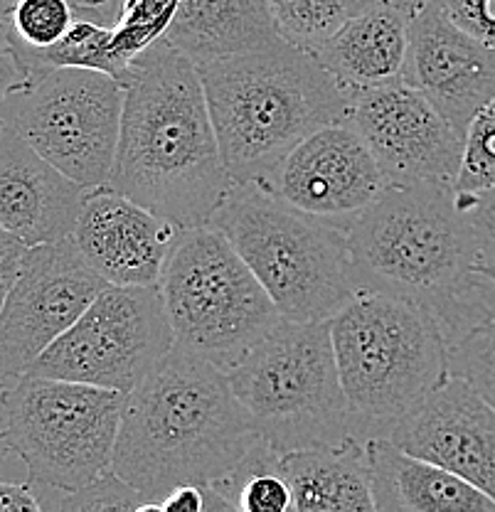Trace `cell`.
<instances>
[{"label": "cell", "instance_id": "e0dca14e", "mask_svg": "<svg viewBox=\"0 0 495 512\" xmlns=\"http://www.w3.org/2000/svg\"><path fill=\"white\" fill-rule=\"evenodd\" d=\"M390 441L456 473L495 500V407L461 377L449 375Z\"/></svg>", "mask_w": 495, "mask_h": 512}, {"label": "cell", "instance_id": "8fae6325", "mask_svg": "<svg viewBox=\"0 0 495 512\" xmlns=\"http://www.w3.org/2000/svg\"><path fill=\"white\" fill-rule=\"evenodd\" d=\"M175 345L161 286H114L89 303L28 375L129 394Z\"/></svg>", "mask_w": 495, "mask_h": 512}, {"label": "cell", "instance_id": "74e56055", "mask_svg": "<svg viewBox=\"0 0 495 512\" xmlns=\"http://www.w3.org/2000/svg\"><path fill=\"white\" fill-rule=\"evenodd\" d=\"M476 271H478V274L486 276V279H491L493 284H495V259L476 261Z\"/></svg>", "mask_w": 495, "mask_h": 512}, {"label": "cell", "instance_id": "5bb4252c", "mask_svg": "<svg viewBox=\"0 0 495 512\" xmlns=\"http://www.w3.org/2000/svg\"><path fill=\"white\" fill-rule=\"evenodd\" d=\"M252 185L345 229L385 192L387 180L363 136L340 121L303 138Z\"/></svg>", "mask_w": 495, "mask_h": 512}, {"label": "cell", "instance_id": "52a82bcc", "mask_svg": "<svg viewBox=\"0 0 495 512\" xmlns=\"http://www.w3.org/2000/svg\"><path fill=\"white\" fill-rule=\"evenodd\" d=\"M227 377L276 453L353 439L330 320L284 318Z\"/></svg>", "mask_w": 495, "mask_h": 512}, {"label": "cell", "instance_id": "b9f144b4", "mask_svg": "<svg viewBox=\"0 0 495 512\" xmlns=\"http://www.w3.org/2000/svg\"><path fill=\"white\" fill-rule=\"evenodd\" d=\"M0 128H3V119H0Z\"/></svg>", "mask_w": 495, "mask_h": 512}, {"label": "cell", "instance_id": "ba28073f", "mask_svg": "<svg viewBox=\"0 0 495 512\" xmlns=\"http://www.w3.org/2000/svg\"><path fill=\"white\" fill-rule=\"evenodd\" d=\"M158 286L175 343L225 372L284 320L234 244L210 224L183 227Z\"/></svg>", "mask_w": 495, "mask_h": 512}, {"label": "cell", "instance_id": "3957f363", "mask_svg": "<svg viewBox=\"0 0 495 512\" xmlns=\"http://www.w3.org/2000/svg\"><path fill=\"white\" fill-rule=\"evenodd\" d=\"M259 441L227 372L175 343L126 394L114 473L143 503H156L175 485H212L230 476Z\"/></svg>", "mask_w": 495, "mask_h": 512}, {"label": "cell", "instance_id": "6da1fadb", "mask_svg": "<svg viewBox=\"0 0 495 512\" xmlns=\"http://www.w3.org/2000/svg\"><path fill=\"white\" fill-rule=\"evenodd\" d=\"M232 185L198 64L163 37L131 64L109 188L180 227H202Z\"/></svg>", "mask_w": 495, "mask_h": 512}, {"label": "cell", "instance_id": "277c9868", "mask_svg": "<svg viewBox=\"0 0 495 512\" xmlns=\"http://www.w3.org/2000/svg\"><path fill=\"white\" fill-rule=\"evenodd\" d=\"M222 160L252 183L318 128L348 119L350 94L313 52L279 40L198 64Z\"/></svg>", "mask_w": 495, "mask_h": 512}, {"label": "cell", "instance_id": "83f0119b", "mask_svg": "<svg viewBox=\"0 0 495 512\" xmlns=\"http://www.w3.org/2000/svg\"><path fill=\"white\" fill-rule=\"evenodd\" d=\"M495 185V99L488 101L466 131L461 170L454 180L459 195L488 190Z\"/></svg>", "mask_w": 495, "mask_h": 512}, {"label": "cell", "instance_id": "7402d4cb", "mask_svg": "<svg viewBox=\"0 0 495 512\" xmlns=\"http://www.w3.org/2000/svg\"><path fill=\"white\" fill-rule=\"evenodd\" d=\"M165 40L202 64L264 50L281 35L269 0H180Z\"/></svg>", "mask_w": 495, "mask_h": 512}, {"label": "cell", "instance_id": "d590c367", "mask_svg": "<svg viewBox=\"0 0 495 512\" xmlns=\"http://www.w3.org/2000/svg\"><path fill=\"white\" fill-rule=\"evenodd\" d=\"M25 249H28V247H25ZM25 249H23V252H18V254L8 256V259L0 261V311H3L5 298H8V293H10V288H13L15 279H18Z\"/></svg>", "mask_w": 495, "mask_h": 512}, {"label": "cell", "instance_id": "ac0fdd59", "mask_svg": "<svg viewBox=\"0 0 495 512\" xmlns=\"http://www.w3.org/2000/svg\"><path fill=\"white\" fill-rule=\"evenodd\" d=\"M87 188L60 168L10 126L0 128V224L25 247L72 237Z\"/></svg>", "mask_w": 495, "mask_h": 512}, {"label": "cell", "instance_id": "44dd1931", "mask_svg": "<svg viewBox=\"0 0 495 512\" xmlns=\"http://www.w3.org/2000/svg\"><path fill=\"white\" fill-rule=\"evenodd\" d=\"M276 471L289 483L294 512L375 510L370 456L363 441L279 453Z\"/></svg>", "mask_w": 495, "mask_h": 512}, {"label": "cell", "instance_id": "484cf974", "mask_svg": "<svg viewBox=\"0 0 495 512\" xmlns=\"http://www.w3.org/2000/svg\"><path fill=\"white\" fill-rule=\"evenodd\" d=\"M8 10V40L25 47H52L77 18L72 0H13Z\"/></svg>", "mask_w": 495, "mask_h": 512}, {"label": "cell", "instance_id": "cb8c5ba5", "mask_svg": "<svg viewBox=\"0 0 495 512\" xmlns=\"http://www.w3.org/2000/svg\"><path fill=\"white\" fill-rule=\"evenodd\" d=\"M281 40L316 52L348 20L385 0H269Z\"/></svg>", "mask_w": 495, "mask_h": 512}, {"label": "cell", "instance_id": "f1b7e54d", "mask_svg": "<svg viewBox=\"0 0 495 512\" xmlns=\"http://www.w3.org/2000/svg\"><path fill=\"white\" fill-rule=\"evenodd\" d=\"M143 505V495L124 478L116 476L114 468L104 473L97 483L77 490V493H57V498L45 500L42 508L77 510V512H104V510H129L138 512Z\"/></svg>", "mask_w": 495, "mask_h": 512}, {"label": "cell", "instance_id": "9a60e30c", "mask_svg": "<svg viewBox=\"0 0 495 512\" xmlns=\"http://www.w3.org/2000/svg\"><path fill=\"white\" fill-rule=\"evenodd\" d=\"M402 79L466 136L473 116L495 99V47L451 23L431 0H419L409 10Z\"/></svg>", "mask_w": 495, "mask_h": 512}, {"label": "cell", "instance_id": "ab89813d", "mask_svg": "<svg viewBox=\"0 0 495 512\" xmlns=\"http://www.w3.org/2000/svg\"><path fill=\"white\" fill-rule=\"evenodd\" d=\"M0 40H8V10L0 3Z\"/></svg>", "mask_w": 495, "mask_h": 512}, {"label": "cell", "instance_id": "60d3db41", "mask_svg": "<svg viewBox=\"0 0 495 512\" xmlns=\"http://www.w3.org/2000/svg\"><path fill=\"white\" fill-rule=\"evenodd\" d=\"M390 3H395V5H399V8H404L409 13V10L414 8V5L419 3V0H390Z\"/></svg>", "mask_w": 495, "mask_h": 512}, {"label": "cell", "instance_id": "9c48e42d", "mask_svg": "<svg viewBox=\"0 0 495 512\" xmlns=\"http://www.w3.org/2000/svg\"><path fill=\"white\" fill-rule=\"evenodd\" d=\"M126 394L25 375L0 394L13 453L40 493H77L114 468Z\"/></svg>", "mask_w": 495, "mask_h": 512}, {"label": "cell", "instance_id": "d4e9b609", "mask_svg": "<svg viewBox=\"0 0 495 512\" xmlns=\"http://www.w3.org/2000/svg\"><path fill=\"white\" fill-rule=\"evenodd\" d=\"M178 8L180 0H121L111 23V52L121 67L131 72L133 60L163 40Z\"/></svg>", "mask_w": 495, "mask_h": 512}, {"label": "cell", "instance_id": "836d02e7", "mask_svg": "<svg viewBox=\"0 0 495 512\" xmlns=\"http://www.w3.org/2000/svg\"><path fill=\"white\" fill-rule=\"evenodd\" d=\"M42 500L30 483L0 480V512H40Z\"/></svg>", "mask_w": 495, "mask_h": 512}, {"label": "cell", "instance_id": "5b68a950", "mask_svg": "<svg viewBox=\"0 0 495 512\" xmlns=\"http://www.w3.org/2000/svg\"><path fill=\"white\" fill-rule=\"evenodd\" d=\"M355 441L390 439L449 372V340L429 308L358 291L330 320Z\"/></svg>", "mask_w": 495, "mask_h": 512}, {"label": "cell", "instance_id": "7a4b0ae2", "mask_svg": "<svg viewBox=\"0 0 495 512\" xmlns=\"http://www.w3.org/2000/svg\"><path fill=\"white\" fill-rule=\"evenodd\" d=\"M355 291L429 308L449 345L495 316V284L476 271L478 247L451 183L387 185L345 224Z\"/></svg>", "mask_w": 495, "mask_h": 512}, {"label": "cell", "instance_id": "8d00e7d4", "mask_svg": "<svg viewBox=\"0 0 495 512\" xmlns=\"http://www.w3.org/2000/svg\"><path fill=\"white\" fill-rule=\"evenodd\" d=\"M23 249H25V244L20 242L18 237H13V234H10L8 229L0 224V261L8 259V256H13L18 252H23Z\"/></svg>", "mask_w": 495, "mask_h": 512}, {"label": "cell", "instance_id": "f35d334b", "mask_svg": "<svg viewBox=\"0 0 495 512\" xmlns=\"http://www.w3.org/2000/svg\"><path fill=\"white\" fill-rule=\"evenodd\" d=\"M10 453H13V444H10V439H8V431L3 429L0 431V461H5Z\"/></svg>", "mask_w": 495, "mask_h": 512}, {"label": "cell", "instance_id": "f546056e", "mask_svg": "<svg viewBox=\"0 0 495 512\" xmlns=\"http://www.w3.org/2000/svg\"><path fill=\"white\" fill-rule=\"evenodd\" d=\"M446 18L483 45L495 47V0H431Z\"/></svg>", "mask_w": 495, "mask_h": 512}, {"label": "cell", "instance_id": "4dcf8cb0", "mask_svg": "<svg viewBox=\"0 0 495 512\" xmlns=\"http://www.w3.org/2000/svg\"><path fill=\"white\" fill-rule=\"evenodd\" d=\"M232 512V505L212 485L183 483L175 485L156 503H143L138 512Z\"/></svg>", "mask_w": 495, "mask_h": 512}, {"label": "cell", "instance_id": "7c38bea8", "mask_svg": "<svg viewBox=\"0 0 495 512\" xmlns=\"http://www.w3.org/2000/svg\"><path fill=\"white\" fill-rule=\"evenodd\" d=\"M106 286L72 237L25 249L0 311V394L28 375Z\"/></svg>", "mask_w": 495, "mask_h": 512}, {"label": "cell", "instance_id": "ffe728a7", "mask_svg": "<svg viewBox=\"0 0 495 512\" xmlns=\"http://www.w3.org/2000/svg\"><path fill=\"white\" fill-rule=\"evenodd\" d=\"M409 50V13L385 3L355 15L313 55L348 94L402 77Z\"/></svg>", "mask_w": 495, "mask_h": 512}, {"label": "cell", "instance_id": "e575fe53", "mask_svg": "<svg viewBox=\"0 0 495 512\" xmlns=\"http://www.w3.org/2000/svg\"><path fill=\"white\" fill-rule=\"evenodd\" d=\"M3 5L13 3V0H0ZM74 8H77V13L82 15H89V18H97L104 23V20H109V23H114L116 13H119V5L121 0H72Z\"/></svg>", "mask_w": 495, "mask_h": 512}, {"label": "cell", "instance_id": "30bf717a", "mask_svg": "<svg viewBox=\"0 0 495 512\" xmlns=\"http://www.w3.org/2000/svg\"><path fill=\"white\" fill-rule=\"evenodd\" d=\"M126 84L109 72L62 67L33 79L0 106L5 126L82 188L109 185Z\"/></svg>", "mask_w": 495, "mask_h": 512}, {"label": "cell", "instance_id": "1f68e13d", "mask_svg": "<svg viewBox=\"0 0 495 512\" xmlns=\"http://www.w3.org/2000/svg\"><path fill=\"white\" fill-rule=\"evenodd\" d=\"M459 205L471 224L478 261L495 259V185L488 190L473 192V195H459Z\"/></svg>", "mask_w": 495, "mask_h": 512}, {"label": "cell", "instance_id": "8992f818", "mask_svg": "<svg viewBox=\"0 0 495 512\" xmlns=\"http://www.w3.org/2000/svg\"><path fill=\"white\" fill-rule=\"evenodd\" d=\"M210 227L220 229L254 271L281 318L333 320L355 291L340 224L296 210L252 183H234Z\"/></svg>", "mask_w": 495, "mask_h": 512}, {"label": "cell", "instance_id": "d6986e66", "mask_svg": "<svg viewBox=\"0 0 495 512\" xmlns=\"http://www.w3.org/2000/svg\"><path fill=\"white\" fill-rule=\"evenodd\" d=\"M372 498L380 512H495V500L390 439L367 441Z\"/></svg>", "mask_w": 495, "mask_h": 512}, {"label": "cell", "instance_id": "d6a6232c", "mask_svg": "<svg viewBox=\"0 0 495 512\" xmlns=\"http://www.w3.org/2000/svg\"><path fill=\"white\" fill-rule=\"evenodd\" d=\"M30 84L28 74H25L23 64L15 57L13 47L8 40H0V106L5 104L10 94L20 92Z\"/></svg>", "mask_w": 495, "mask_h": 512}, {"label": "cell", "instance_id": "2e32d148", "mask_svg": "<svg viewBox=\"0 0 495 512\" xmlns=\"http://www.w3.org/2000/svg\"><path fill=\"white\" fill-rule=\"evenodd\" d=\"M183 227L109 185L87 192L72 239L114 286H156Z\"/></svg>", "mask_w": 495, "mask_h": 512}, {"label": "cell", "instance_id": "603a6c76", "mask_svg": "<svg viewBox=\"0 0 495 512\" xmlns=\"http://www.w3.org/2000/svg\"><path fill=\"white\" fill-rule=\"evenodd\" d=\"M111 30L109 23H101L97 18H89V15L77 13L72 28L67 30V35L60 42H55L52 47H25L20 42H10L15 57L23 64L28 79L42 77V74L52 72V69L62 67H82V69H99V72H109L111 77L119 79L121 84H129L131 72L119 64V60L111 52Z\"/></svg>", "mask_w": 495, "mask_h": 512}, {"label": "cell", "instance_id": "4316f807", "mask_svg": "<svg viewBox=\"0 0 495 512\" xmlns=\"http://www.w3.org/2000/svg\"><path fill=\"white\" fill-rule=\"evenodd\" d=\"M449 372L495 407V316L473 325L449 345Z\"/></svg>", "mask_w": 495, "mask_h": 512}, {"label": "cell", "instance_id": "4fadbf2b", "mask_svg": "<svg viewBox=\"0 0 495 512\" xmlns=\"http://www.w3.org/2000/svg\"><path fill=\"white\" fill-rule=\"evenodd\" d=\"M345 121L363 136L387 185H454L466 136L402 77L350 94Z\"/></svg>", "mask_w": 495, "mask_h": 512}]
</instances>
